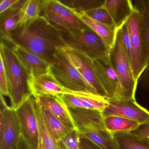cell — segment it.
Instances as JSON below:
<instances>
[{
  "mask_svg": "<svg viewBox=\"0 0 149 149\" xmlns=\"http://www.w3.org/2000/svg\"><path fill=\"white\" fill-rule=\"evenodd\" d=\"M78 14L84 13L103 6L105 0H67L60 1Z\"/></svg>",
  "mask_w": 149,
  "mask_h": 149,
  "instance_id": "83f0119b",
  "label": "cell"
},
{
  "mask_svg": "<svg viewBox=\"0 0 149 149\" xmlns=\"http://www.w3.org/2000/svg\"><path fill=\"white\" fill-rule=\"evenodd\" d=\"M93 63L97 78L105 91L108 99H114L118 93L119 83L109 56L94 60Z\"/></svg>",
  "mask_w": 149,
  "mask_h": 149,
  "instance_id": "7c38bea8",
  "label": "cell"
},
{
  "mask_svg": "<svg viewBox=\"0 0 149 149\" xmlns=\"http://www.w3.org/2000/svg\"><path fill=\"white\" fill-rule=\"evenodd\" d=\"M67 50H61L55 55L50 64L49 73L67 90L97 95L73 65L69 58Z\"/></svg>",
  "mask_w": 149,
  "mask_h": 149,
  "instance_id": "8992f818",
  "label": "cell"
},
{
  "mask_svg": "<svg viewBox=\"0 0 149 149\" xmlns=\"http://www.w3.org/2000/svg\"><path fill=\"white\" fill-rule=\"evenodd\" d=\"M42 4V0L24 1L20 11L19 25L40 16Z\"/></svg>",
  "mask_w": 149,
  "mask_h": 149,
  "instance_id": "484cf974",
  "label": "cell"
},
{
  "mask_svg": "<svg viewBox=\"0 0 149 149\" xmlns=\"http://www.w3.org/2000/svg\"><path fill=\"white\" fill-rule=\"evenodd\" d=\"M78 134L77 130L74 129L62 139L68 149H79Z\"/></svg>",
  "mask_w": 149,
  "mask_h": 149,
  "instance_id": "d6a6232c",
  "label": "cell"
},
{
  "mask_svg": "<svg viewBox=\"0 0 149 149\" xmlns=\"http://www.w3.org/2000/svg\"><path fill=\"white\" fill-rule=\"evenodd\" d=\"M104 117L113 116L134 120L141 124L149 118V111L137 103L136 99L117 100L108 99L103 111Z\"/></svg>",
  "mask_w": 149,
  "mask_h": 149,
  "instance_id": "9c48e42d",
  "label": "cell"
},
{
  "mask_svg": "<svg viewBox=\"0 0 149 149\" xmlns=\"http://www.w3.org/2000/svg\"><path fill=\"white\" fill-rule=\"evenodd\" d=\"M35 97L40 105L54 116L67 126L75 129L68 108L64 103L61 95L40 96Z\"/></svg>",
  "mask_w": 149,
  "mask_h": 149,
  "instance_id": "2e32d148",
  "label": "cell"
},
{
  "mask_svg": "<svg viewBox=\"0 0 149 149\" xmlns=\"http://www.w3.org/2000/svg\"><path fill=\"white\" fill-rule=\"evenodd\" d=\"M1 40L25 49L49 65L58 52L70 49L60 31L42 16L19 24Z\"/></svg>",
  "mask_w": 149,
  "mask_h": 149,
  "instance_id": "6da1fadb",
  "label": "cell"
},
{
  "mask_svg": "<svg viewBox=\"0 0 149 149\" xmlns=\"http://www.w3.org/2000/svg\"><path fill=\"white\" fill-rule=\"evenodd\" d=\"M109 56L119 83L118 93L113 100L136 99L135 94L138 82L134 78L131 62L124 47L118 29L117 30L116 41L111 49Z\"/></svg>",
  "mask_w": 149,
  "mask_h": 149,
  "instance_id": "277c9868",
  "label": "cell"
},
{
  "mask_svg": "<svg viewBox=\"0 0 149 149\" xmlns=\"http://www.w3.org/2000/svg\"><path fill=\"white\" fill-rule=\"evenodd\" d=\"M36 97L32 95L16 111L19 122L22 135L31 149H38L40 129L36 111Z\"/></svg>",
  "mask_w": 149,
  "mask_h": 149,
  "instance_id": "ba28073f",
  "label": "cell"
},
{
  "mask_svg": "<svg viewBox=\"0 0 149 149\" xmlns=\"http://www.w3.org/2000/svg\"><path fill=\"white\" fill-rule=\"evenodd\" d=\"M40 16L60 31L77 28L82 22L74 11L57 0H42Z\"/></svg>",
  "mask_w": 149,
  "mask_h": 149,
  "instance_id": "52a82bcc",
  "label": "cell"
},
{
  "mask_svg": "<svg viewBox=\"0 0 149 149\" xmlns=\"http://www.w3.org/2000/svg\"><path fill=\"white\" fill-rule=\"evenodd\" d=\"M132 45V67L134 78L138 82L147 68L149 49L146 31L141 15L135 9L127 20Z\"/></svg>",
  "mask_w": 149,
  "mask_h": 149,
  "instance_id": "5b68a950",
  "label": "cell"
},
{
  "mask_svg": "<svg viewBox=\"0 0 149 149\" xmlns=\"http://www.w3.org/2000/svg\"><path fill=\"white\" fill-rule=\"evenodd\" d=\"M58 145H59V149H68L63 140H60L58 142Z\"/></svg>",
  "mask_w": 149,
  "mask_h": 149,
  "instance_id": "8d00e7d4",
  "label": "cell"
},
{
  "mask_svg": "<svg viewBox=\"0 0 149 149\" xmlns=\"http://www.w3.org/2000/svg\"><path fill=\"white\" fill-rule=\"evenodd\" d=\"M12 149H31V148L21 135L18 143Z\"/></svg>",
  "mask_w": 149,
  "mask_h": 149,
  "instance_id": "d590c367",
  "label": "cell"
},
{
  "mask_svg": "<svg viewBox=\"0 0 149 149\" xmlns=\"http://www.w3.org/2000/svg\"><path fill=\"white\" fill-rule=\"evenodd\" d=\"M38 104L47 127L56 141L59 142L62 140L69 133L74 130L67 126L39 103Z\"/></svg>",
  "mask_w": 149,
  "mask_h": 149,
  "instance_id": "d6986e66",
  "label": "cell"
},
{
  "mask_svg": "<svg viewBox=\"0 0 149 149\" xmlns=\"http://www.w3.org/2000/svg\"><path fill=\"white\" fill-rule=\"evenodd\" d=\"M61 96L68 108H83L102 112L108 102V98L88 92L66 90Z\"/></svg>",
  "mask_w": 149,
  "mask_h": 149,
  "instance_id": "4fadbf2b",
  "label": "cell"
},
{
  "mask_svg": "<svg viewBox=\"0 0 149 149\" xmlns=\"http://www.w3.org/2000/svg\"><path fill=\"white\" fill-rule=\"evenodd\" d=\"M130 132L142 140L149 143V118Z\"/></svg>",
  "mask_w": 149,
  "mask_h": 149,
  "instance_id": "1f68e13d",
  "label": "cell"
},
{
  "mask_svg": "<svg viewBox=\"0 0 149 149\" xmlns=\"http://www.w3.org/2000/svg\"><path fill=\"white\" fill-rule=\"evenodd\" d=\"M115 149H149V143L130 132L111 133Z\"/></svg>",
  "mask_w": 149,
  "mask_h": 149,
  "instance_id": "44dd1931",
  "label": "cell"
},
{
  "mask_svg": "<svg viewBox=\"0 0 149 149\" xmlns=\"http://www.w3.org/2000/svg\"><path fill=\"white\" fill-rule=\"evenodd\" d=\"M35 106L40 129L38 149H59L58 142L55 139L48 129L36 98L35 101Z\"/></svg>",
  "mask_w": 149,
  "mask_h": 149,
  "instance_id": "7402d4cb",
  "label": "cell"
},
{
  "mask_svg": "<svg viewBox=\"0 0 149 149\" xmlns=\"http://www.w3.org/2000/svg\"><path fill=\"white\" fill-rule=\"evenodd\" d=\"M78 142L79 149H103L89 139L79 132Z\"/></svg>",
  "mask_w": 149,
  "mask_h": 149,
  "instance_id": "836d02e7",
  "label": "cell"
},
{
  "mask_svg": "<svg viewBox=\"0 0 149 149\" xmlns=\"http://www.w3.org/2000/svg\"><path fill=\"white\" fill-rule=\"evenodd\" d=\"M84 14L91 19L103 24L112 30L117 31L116 26L111 17L103 6L90 10Z\"/></svg>",
  "mask_w": 149,
  "mask_h": 149,
  "instance_id": "f1b7e54d",
  "label": "cell"
},
{
  "mask_svg": "<svg viewBox=\"0 0 149 149\" xmlns=\"http://www.w3.org/2000/svg\"><path fill=\"white\" fill-rule=\"evenodd\" d=\"M19 0H1L0 1V14L10 9Z\"/></svg>",
  "mask_w": 149,
  "mask_h": 149,
  "instance_id": "e575fe53",
  "label": "cell"
},
{
  "mask_svg": "<svg viewBox=\"0 0 149 149\" xmlns=\"http://www.w3.org/2000/svg\"><path fill=\"white\" fill-rule=\"evenodd\" d=\"M29 85L32 94L35 97L61 95L67 90L49 72L38 76L31 77Z\"/></svg>",
  "mask_w": 149,
  "mask_h": 149,
  "instance_id": "9a60e30c",
  "label": "cell"
},
{
  "mask_svg": "<svg viewBox=\"0 0 149 149\" xmlns=\"http://www.w3.org/2000/svg\"><path fill=\"white\" fill-rule=\"evenodd\" d=\"M7 74L10 107L14 109L33 95L29 82L31 76L12 48L1 42V50Z\"/></svg>",
  "mask_w": 149,
  "mask_h": 149,
  "instance_id": "7a4b0ae2",
  "label": "cell"
},
{
  "mask_svg": "<svg viewBox=\"0 0 149 149\" xmlns=\"http://www.w3.org/2000/svg\"><path fill=\"white\" fill-rule=\"evenodd\" d=\"M68 110L75 128L79 133L106 129L102 111L83 108H68Z\"/></svg>",
  "mask_w": 149,
  "mask_h": 149,
  "instance_id": "8fae6325",
  "label": "cell"
},
{
  "mask_svg": "<svg viewBox=\"0 0 149 149\" xmlns=\"http://www.w3.org/2000/svg\"><path fill=\"white\" fill-rule=\"evenodd\" d=\"M67 52L70 60L87 82L98 95L108 98L95 71L93 61L84 54L69 49Z\"/></svg>",
  "mask_w": 149,
  "mask_h": 149,
  "instance_id": "30bf717a",
  "label": "cell"
},
{
  "mask_svg": "<svg viewBox=\"0 0 149 149\" xmlns=\"http://www.w3.org/2000/svg\"><path fill=\"white\" fill-rule=\"evenodd\" d=\"M118 30L120 32L124 47L129 59L131 61L132 56L131 42L127 23L126 22Z\"/></svg>",
  "mask_w": 149,
  "mask_h": 149,
  "instance_id": "4dcf8cb0",
  "label": "cell"
},
{
  "mask_svg": "<svg viewBox=\"0 0 149 149\" xmlns=\"http://www.w3.org/2000/svg\"><path fill=\"white\" fill-rule=\"evenodd\" d=\"M76 14L82 21L99 36L111 49L113 47L116 41L117 31L112 30L109 27L91 19L84 14H78L76 13Z\"/></svg>",
  "mask_w": 149,
  "mask_h": 149,
  "instance_id": "cb8c5ba5",
  "label": "cell"
},
{
  "mask_svg": "<svg viewBox=\"0 0 149 149\" xmlns=\"http://www.w3.org/2000/svg\"><path fill=\"white\" fill-rule=\"evenodd\" d=\"M0 91L1 95L5 96L9 95L8 80L3 56L0 53Z\"/></svg>",
  "mask_w": 149,
  "mask_h": 149,
  "instance_id": "f546056e",
  "label": "cell"
},
{
  "mask_svg": "<svg viewBox=\"0 0 149 149\" xmlns=\"http://www.w3.org/2000/svg\"><path fill=\"white\" fill-rule=\"evenodd\" d=\"M23 2L24 0H19L10 9L0 14L1 38L6 37L19 25L20 11Z\"/></svg>",
  "mask_w": 149,
  "mask_h": 149,
  "instance_id": "ffe728a7",
  "label": "cell"
},
{
  "mask_svg": "<svg viewBox=\"0 0 149 149\" xmlns=\"http://www.w3.org/2000/svg\"><path fill=\"white\" fill-rule=\"evenodd\" d=\"M103 149H115L112 133L105 130H96L83 134Z\"/></svg>",
  "mask_w": 149,
  "mask_h": 149,
  "instance_id": "4316f807",
  "label": "cell"
},
{
  "mask_svg": "<svg viewBox=\"0 0 149 149\" xmlns=\"http://www.w3.org/2000/svg\"><path fill=\"white\" fill-rule=\"evenodd\" d=\"M104 123L106 130L111 133L130 132L140 124L134 120L113 116L104 117Z\"/></svg>",
  "mask_w": 149,
  "mask_h": 149,
  "instance_id": "d4e9b609",
  "label": "cell"
},
{
  "mask_svg": "<svg viewBox=\"0 0 149 149\" xmlns=\"http://www.w3.org/2000/svg\"><path fill=\"white\" fill-rule=\"evenodd\" d=\"M103 6L109 14L117 30L127 22L135 10L130 0H105Z\"/></svg>",
  "mask_w": 149,
  "mask_h": 149,
  "instance_id": "ac0fdd59",
  "label": "cell"
},
{
  "mask_svg": "<svg viewBox=\"0 0 149 149\" xmlns=\"http://www.w3.org/2000/svg\"><path fill=\"white\" fill-rule=\"evenodd\" d=\"M132 2L135 9L140 13L144 24L149 49V0H135ZM139 81L142 88L149 89V59L147 68Z\"/></svg>",
  "mask_w": 149,
  "mask_h": 149,
  "instance_id": "603a6c76",
  "label": "cell"
},
{
  "mask_svg": "<svg viewBox=\"0 0 149 149\" xmlns=\"http://www.w3.org/2000/svg\"><path fill=\"white\" fill-rule=\"evenodd\" d=\"M60 32L70 49L84 54L93 61L109 56L111 48L83 21L77 28Z\"/></svg>",
  "mask_w": 149,
  "mask_h": 149,
  "instance_id": "3957f363",
  "label": "cell"
},
{
  "mask_svg": "<svg viewBox=\"0 0 149 149\" xmlns=\"http://www.w3.org/2000/svg\"><path fill=\"white\" fill-rule=\"evenodd\" d=\"M22 135L16 111L8 107L5 111L4 122L0 129V149H12Z\"/></svg>",
  "mask_w": 149,
  "mask_h": 149,
  "instance_id": "5bb4252c",
  "label": "cell"
},
{
  "mask_svg": "<svg viewBox=\"0 0 149 149\" xmlns=\"http://www.w3.org/2000/svg\"><path fill=\"white\" fill-rule=\"evenodd\" d=\"M14 53L31 77H36L49 73L50 65L36 55L18 46L12 47Z\"/></svg>",
  "mask_w": 149,
  "mask_h": 149,
  "instance_id": "e0dca14e",
  "label": "cell"
}]
</instances>
